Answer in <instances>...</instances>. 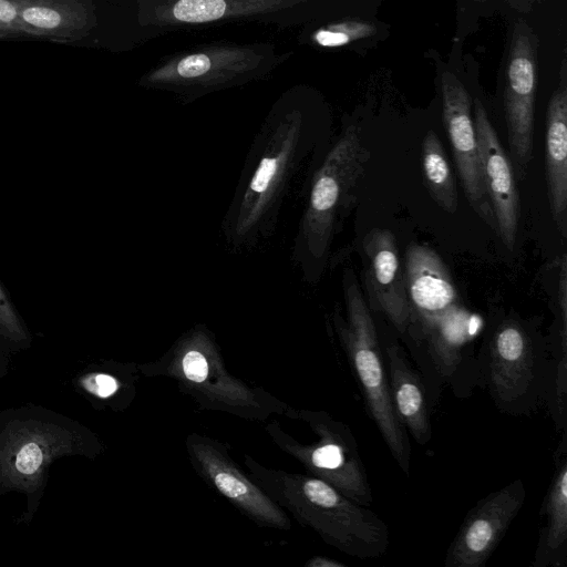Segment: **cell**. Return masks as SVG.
I'll return each mask as SVG.
<instances>
[{
    "mask_svg": "<svg viewBox=\"0 0 567 567\" xmlns=\"http://www.w3.org/2000/svg\"><path fill=\"white\" fill-rule=\"evenodd\" d=\"M0 336L8 342L27 348L31 336L0 284Z\"/></svg>",
    "mask_w": 567,
    "mask_h": 567,
    "instance_id": "cell-20",
    "label": "cell"
},
{
    "mask_svg": "<svg viewBox=\"0 0 567 567\" xmlns=\"http://www.w3.org/2000/svg\"><path fill=\"white\" fill-rule=\"evenodd\" d=\"M301 491L312 523L340 550L359 559L378 558L388 550L389 527L367 506L319 478L305 480Z\"/></svg>",
    "mask_w": 567,
    "mask_h": 567,
    "instance_id": "cell-6",
    "label": "cell"
},
{
    "mask_svg": "<svg viewBox=\"0 0 567 567\" xmlns=\"http://www.w3.org/2000/svg\"><path fill=\"white\" fill-rule=\"evenodd\" d=\"M183 370L188 380L198 383L207 378L208 364L200 352L189 351L183 359Z\"/></svg>",
    "mask_w": 567,
    "mask_h": 567,
    "instance_id": "cell-23",
    "label": "cell"
},
{
    "mask_svg": "<svg viewBox=\"0 0 567 567\" xmlns=\"http://www.w3.org/2000/svg\"><path fill=\"white\" fill-rule=\"evenodd\" d=\"M533 567H565L567 564V441L566 431L555 453V471L545 496Z\"/></svg>",
    "mask_w": 567,
    "mask_h": 567,
    "instance_id": "cell-16",
    "label": "cell"
},
{
    "mask_svg": "<svg viewBox=\"0 0 567 567\" xmlns=\"http://www.w3.org/2000/svg\"><path fill=\"white\" fill-rule=\"evenodd\" d=\"M546 178L550 212L563 238L567 237V62L559 69L546 117Z\"/></svg>",
    "mask_w": 567,
    "mask_h": 567,
    "instance_id": "cell-14",
    "label": "cell"
},
{
    "mask_svg": "<svg viewBox=\"0 0 567 567\" xmlns=\"http://www.w3.org/2000/svg\"><path fill=\"white\" fill-rule=\"evenodd\" d=\"M371 157L357 126L350 125L317 172L299 237L298 260L311 278L324 267L337 221L354 199V190Z\"/></svg>",
    "mask_w": 567,
    "mask_h": 567,
    "instance_id": "cell-3",
    "label": "cell"
},
{
    "mask_svg": "<svg viewBox=\"0 0 567 567\" xmlns=\"http://www.w3.org/2000/svg\"><path fill=\"white\" fill-rule=\"evenodd\" d=\"M310 0H138L142 27L182 28L258 18Z\"/></svg>",
    "mask_w": 567,
    "mask_h": 567,
    "instance_id": "cell-12",
    "label": "cell"
},
{
    "mask_svg": "<svg viewBox=\"0 0 567 567\" xmlns=\"http://www.w3.org/2000/svg\"><path fill=\"white\" fill-rule=\"evenodd\" d=\"M424 184L434 202L445 212L457 209V189L443 146L434 131H429L422 145Z\"/></svg>",
    "mask_w": 567,
    "mask_h": 567,
    "instance_id": "cell-17",
    "label": "cell"
},
{
    "mask_svg": "<svg viewBox=\"0 0 567 567\" xmlns=\"http://www.w3.org/2000/svg\"><path fill=\"white\" fill-rule=\"evenodd\" d=\"M316 566H337V567H343L344 564L342 563H339V561H336V560H330V559H326V558H317L315 563Z\"/></svg>",
    "mask_w": 567,
    "mask_h": 567,
    "instance_id": "cell-25",
    "label": "cell"
},
{
    "mask_svg": "<svg viewBox=\"0 0 567 567\" xmlns=\"http://www.w3.org/2000/svg\"><path fill=\"white\" fill-rule=\"evenodd\" d=\"M547 350L515 318L495 327L478 361L498 410L514 416L529 415L544 404L551 361Z\"/></svg>",
    "mask_w": 567,
    "mask_h": 567,
    "instance_id": "cell-4",
    "label": "cell"
},
{
    "mask_svg": "<svg viewBox=\"0 0 567 567\" xmlns=\"http://www.w3.org/2000/svg\"><path fill=\"white\" fill-rule=\"evenodd\" d=\"M537 47L538 40L533 29L525 21H518L508 52L504 111L509 151L519 178H523L533 152Z\"/></svg>",
    "mask_w": 567,
    "mask_h": 567,
    "instance_id": "cell-7",
    "label": "cell"
},
{
    "mask_svg": "<svg viewBox=\"0 0 567 567\" xmlns=\"http://www.w3.org/2000/svg\"><path fill=\"white\" fill-rule=\"evenodd\" d=\"M403 271L413 315H419L425 328L458 305L449 269L433 249L411 244L406 248Z\"/></svg>",
    "mask_w": 567,
    "mask_h": 567,
    "instance_id": "cell-13",
    "label": "cell"
},
{
    "mask_svg": "<svg viewBox=\"0 0 567 567\" xmlns=\"http://www.w3.org/2000/svg\"><path fill=\"white\" fill-rule=\"evenodd\" d=\"M526 488L517 478L480 499L451 542L445 567H483L523 508Z\"/></svg>",
    "mask_w": 567,
    "mask_h": 567,
    "instance_id": "cell-8",
    "label": "cell"
},
{
    "mask_svg": "<svg viewBox=\"0 0 567 567\" xmlns=\"http://www.w3.org/2000/svg\"><path fill=\"white\" fill-rule=\"evenodd\" d=\"M73 389L93 399L105 400L118 390L117 380L102 371H83L72 379Z\"/></svg>",
    "mask_w": 567,
    "mask_h": 567,
    "instance_id": "cell-21",
    "label": "cell"
},
{
    "mask_svg": "<svg viewBox=\"0 0 567 567\" xmlns=\"http://www.w3.org/2000/svg\"><path fill=\"white\" fill-rule=\"evenodd\" d=\"M209 472L215 485L223 494L246 505L254 512L261 513L269 519L278 520V514L269 506L262 495L230 468L210 465Z\"/></svg>",
    "mask_w": 567,
    "mask_h": 567,
    "instance_id": "cell-18",
    "label": "cell"
},
{
    "mask_svg": "<svg viewBox=\"0 0 567 567\" xmlns=\"http://www.w3.org/2000/svg\"><path fill=\"white\" fill-rule=\"evenodd\" d=\"M22 18L29 24L43 29L56 28L62 21L61 14L58 11L47 7L27 8L22 13Z\"/></svg>",
    "mask_w": 567,
    "mask_h": 567,
    "instance_id": "cell-22",
    "label": "cell"
},
{
    "mask_svg": "<svg viewBox=\"0 0 567 567\" xmlns=\"http://www.w3.org/2000/svg\"><path fill=\"white\" fill-rule=\"evenodd\" d=\"M17 17V9L8 0H0V22L9 23Z\"/></svg>",
    "mask_w": 567,
    "mask_h": 567,
    "instance_id": "cell-24",
    "label": "cell"
},
{
    "mask_svg": "<svg viewBox=\"0 0 567 567\" xmlns=\"http://www.w3.org/2000/svg\"><path fill=\"white\" fill-rule=\"evenodd\" d=\"M4 373V368L2 362L0 361V377Z\"/></svg>",
    "mask_w": 567,
    "mask_h": 567,
    "instance_id": "cell-26",
    "label": "cell"
},
{
    "mask_svg": "<svg viewBox=\"0 0 567 567\" xmlns=\"http://www.w3.org/2000/svg\"><path fill=\"white\" fill-rule=\"evenodd\" d=\"M473 106L484 187L494 212L496 231L505 247L513 251L519 219L515 172L482 102L475 99Z\"/></svg>",
    "mask_w": 567,
    "mask_h": 567,
    "instance_id": "cell-11",
    "label": "cell"
},
{
    "mask_svg": "<svg viewBox=\"0 0 567 567\" xmlns=\"http://www.w3.org/2000/svg\"><path fill=\"white\" fill-rule=\"evenodd\" d=\"M93 434L74 419L45 406L27 404L0 411V497L25 496L18 519L29 524L44 494L50 466L65 456H91Z\"/></svg>",
    "mask_w": 567,
    "mask_h": 567,
    "instance_id": "cell-1",
    "label": "cell"
},
{
    "mask_svg": "<svg viewBox=\"0 0 567 567\" xmlns=\"http://www.w3.org/2000/svg\"><path fill=\"white\" fill-rule=\"evenodd\" d=\"M362 252V285L369 308L382 312L400 333H405L413 311L393 233L370 230L363 239Z\"/></svg>",
    "mask_w": 567,
    "mask_h": 567,
    "instance_id": "cell-10",
    "label": "cell"
},
{
    "mask_svg": "<svg viewBox=\"0 0 567 567\" xmlns=\"http://www.w3.org/2000/svg\"><path fill=\"white\" fill-rule=\"evenodd\" d=\"M347 317L339 330L369 413L401 471L409 475L411 445L390 395L388 373L377 328L351 269L343 276Z\"/></svg>",
    "mask_w": 567,
    "mask_h": 567,
    "instance_id": "cell-2",
    "label": "cell"
},
{
    "mask_svg": "<svg viewBox=\"0 0 567 567\" xmlns=\"http://www.w3.org/2000/svg\"><path fill=\"white\" fill-rule=\"evenodd\" d=\"M441 83L443 121L464 193L475 213L496 230L494 212L482 177L471 97L463 83L449 71L443 72Z\"/></svg>",
    "mask_w": 567,
    "mask_h": 567,
    "instance_id": "cell-9",
    "label": "cell"
},
{
    "mask_svg": "<svg viewBox=\"0 0 567 567\" xmlns=\"http://www.w3.org/2000/svg\"><path fill=\"white\" fill-rule=\"evenodd\" d=\"M382 353L394 411L414 441L425 445L432 429L424 384L395 341L385 342Z\"/></svg>",
    "mask_w": 567,
    "mask_h": 567,
    "instance_id": "cell-15",
    "label": "cell"
},
{
    "mask_svg": "<svg viewBox=\"0 0 567 567\" xmlns=\"http://www.w3.org/2000/svg\"><path fill=\"white\" fill-rule=\"evenodd\" d=\"M374 24L361 20H343L317 29L311 40L322 48H338L375 34Z\"/></svg>",
    "mask_w": 567,
    "mask_h": 567,
    "instance_id": "cell-19",
    "label": "cell"
},
{
    "mask_svg": "<svg viewBox=\"0 0 567 567\" xmlns=\"http://www.w3.org/2000/svg\"><path fill=\"white\" fill-rule=\"evenodd\" d=\"M288 58L270 43H214L177 53L146 72L145 87L200 94L264 78Z\"/></svg>",
    "mask_w": 567,
    "mask_h": 567,
    "instance_id": "cell-5",
    "label": "cell"
}]
</instances>
